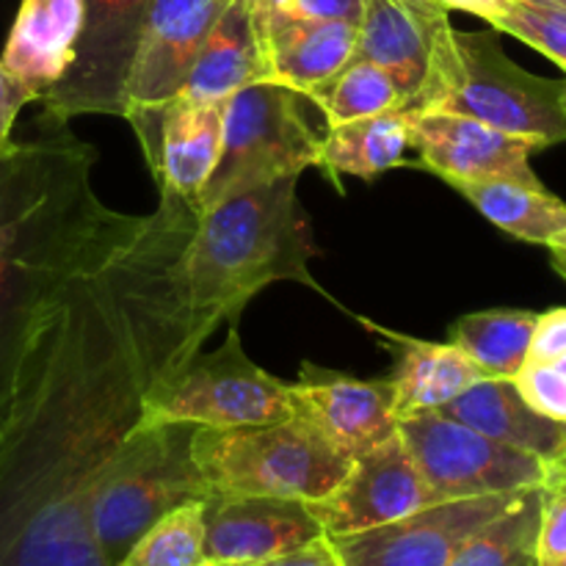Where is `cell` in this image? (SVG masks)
I'll return each instance as SVG.
<instances>
[{"label": "cell", "instance_id": "obj_1", "mask_svg": "<svg viewBox=\"0 0 566 566\" xmlns=\"http://www.w3.org/2000/svg\"><path fill=\"white\" fill-rule=\"evenodd\" d=\"M197 219V205L160 193L133 241L75 276L33 332L0 412V566H105L92 531L99 475L147 392L224 324L188 296Z\"/></svg>", "mask_w": 566, "mask_h": 566}, {"label": "cell", "instance_id": "obj_2", "mask_svg": "<svg viewBox=\"0 0 566 566\" xmlns=\"http://www.w3.org/2000/svg\"><path fill=\"white\" fill-rule=\"evenodd\" d=\"M97 149L66 122L42 116L31 142L0 153V412L33 332L75 276L108 263L133 241L144 216L97 197Z\"/></svg>", "mask_w": 566, "mask_h": 566}, {"label": "cell", "instance_id": "obj_3", "mask_svg": "<svg viewBox=\"0 0 566 566\" xmlns=\"http://www.w3.org/2000/svg\"><path fill=\"white\" fill-rule=\"evenodd\" d=\"M302 175H285L199 210L182 254L188 296L238 324L243 307L274 282H296L324 293L310 274L313 241L298 205Z\"/></svg>", "mask_w": 566, "mask_h": 566}, {"label": "cell", "instance_id": "obj_4", "mask_svg": "<svg viewBox=\"0 0 566 566\" xmlns=\"http://www.w3.org/2000/svg\"><path fill=\"white\" fill-rule=\"evenodd\" d=\"M407 108L470 116L545 149L566 142V81L523 70L495 33L457 31L451 20L434 25L429 72Z\"/></svg>", "mask_w": 566, "mask_h": 566}, {"label": "cell", "instance_id": "obj_5", "mask_svg": "<svg viewBox=\"0 0 566 566\" xmlns=\"http://www.w3.org/2000/svg\"><path fill=\"white\" fill-rule=\"evenodd\" d=\"M193 459L210 497H285L302 503L329 495L354 462L302 418L238 429L199 426Z\"/></svg>", "mask_w": 566, "mask_h": 566}, {"label": "cell", "instance_id": "obj_6", "mask_svg": "<svg viewBox=\"0 0 566 566\" xmlns=\"http://www.w3.org/2000/svg\"><path fill=\"white\" fill-rule=\"evenodd\" d=\"M193 423H138L119 448L92 497V531L105 566L160 517L186 503L208 501L210 490L193 459Z\"/></svg>", "mask_w": 566, "mask_h": 566}, {"label": "cell", "instance_id": "obj_7", "mask_svg": "<svg viewBox=\"0 0 566 566\" xmlns=\"http://www.w3.org/2000/svg\"><path fill=\"white\" fill-rule=\"evenodd\" d=\"M310 99L282 83H249L227 97L221 153L197 208L315 166L324 133L310 122Z\"/></svg>", "mask_w": 566, "mask_h": 566}, {"label": "cell", "instance_id": "obj_8", "mask_svg": "<svg viewBox=\"0 0 566 566\" xmlns=\"http://www.w3.org/2000/svg\"><path fill=\"white\" fill-rule=\"evenodd\" d=\"M293 418L291 381L254 365L238 324L213 352H197L144 398L142 423H193L202 429L265 426Z\"/></svg>", "mask_w": 566, "mask_h": 566}, {"label": "cell", "instance_id": "obj_9", "mask_svg": "<svg viewBox=\"0 0 566 566\" xmlns=\"http://www.w3.org/2000/svg\"><path fill=\"white\" fill-rule=\"evenodd\" d=\"M398 437L437 501L509 495L542 486L547 462L484 437L442 412L398 420Z\"/></svg>", "mask_w": 566, "mask_h": 566}, {"label": "cell", "instance_id": "obj_10", "mask_svg": "<svg viewBox=\"0 0 566 566\" xmlns=\"http://www.w3.org/2000/svg\"><path fill=\"white\" fill-rule=\"evenodd\" d=\"M153 0H83V28L70 72L39 99L42 116H125L127 77Z\"/></svg>", "mask_w": 566, "mask_h": 566}, {"label": "cell", "instance_id": "obj_11", "mask_svg": "<svg viewBox=\"0 0 566 566\" xmlns=\"http://www.w3.org/2000/svg\"><path fill=\"white\" fill-rule=\"evenodd\" d=\"M523 492L431 503L396 523L329 539L343 566H448L470 536L501 517Z\"/></svg>", "mask_w": 566, "mask_h": 566}, {"label": "cell", "instance_id": "obj_12", "mask_svg": "<svg viewBox=\"0 0 566 566\" xmlns=\"http://www.w3.org/2000/svg\"><path fill=\"white\" fill-rule=\"evenodd\" d=\"M224 105L227 99H193L177 94L166 103L125 111L160 193H177L188 202H199L221 153Z\"/></svg>", "mask_w": 566, "mask_h": 566}, {"label": "cell", "instance_id": "obj_13", "mask_svg": "<svg viewBox=\"0 0 566 566\" xmlns=\"http://www.w3.org/2000/svg\"><path fill=\"white\" fill-rule=\"evenodd\" d=\"M437 501L401 437L359 453L346 479L321 501L307 503L326 536H348L396 523Z\"/></svg>", "mask_w": 566, "mask_h": 566}, {"label": "cell", "instance_id": "obj_14", "mask_svg": "<svg viewBox=\"0 0 566 566\" xmlns=\"http://www.w3.org/2000/svg\"><path fill=\"white\" fill-rule=\"evenodd\" d=\"M412 114V149L418 166L451 182L468 180H512L542 188L531 169V155L539 153V142L512 136L479 119L442 111H409Z\"/></svg>", "mask_w": 566, "mask_h": 566}, {"label": "cell", "instance_id": "obj_15", "mask_svg": "<svg viewBox=\"0 0 566 566\" xmlns=\"http://www.w3.org/2000/svg\"><path fill=\"white\" fill-rule=\"evenodd\" d=\"M293 418L307 420L343 453H359L398 434L390 379H357L304 359L291 381Z\"/></svg>", "mask_w": 566, "mask_h": 566}, {"label": "cell", "instance_id": "obj_16", "mask_svg": "<svg viewBox=\"0 0 566 566\" xmlns=\"http://www.w3.org/2000/svg\"><path fill=\"white\" fill-rule=\"evenodd\" d=\"M230 0H153L127 77V108L177 97Z\"/></svg>", "mask_w": 566, "mask_h": 566}, {"label": "cell", "instance_id": "obj_17", "mask_svg": "<svg viewBox=\"0 0 566 566\" xmlns=\"http://www.w3.org/2000/svg\"><path fill=\"white\" fill-rule=\"evenodd\" d=\"M326 536L307 503L285 497H208L205 564L252 566Z\"/></svg>", "mask_w": 566, "mask_h": 566}, {"label": "cell", "instance_id": "obj_18", "mask_svg": "<svg viewBox=\"0 0 566 566\" xmlns=\"http://www.w3.org/2000/svg\"><path fill=\"white\" fill-rule=\"evenodd\" d=\"M359 324L379 337L381 346L390 352L392 370L387 379L392 385L398 420L420 412H437L470 385L484 379L473 359L453 343L418 340L365 318H359Z\"/></svg>", "mask_w": 566, "mask_h": 566}, {"label": "cell", "instance_id": "obj_19", "mask_svg": "<svg viewBox=\"0 0 566 566\" xmlns=\"http://www.w3.org/2000/svg\"><path fill=\"white\" fill-rule=\"evenodd\" d=\"M269 83H282L307 97L354 59L357 25L274 14L260 22Z\"/></svg>", "mask_w": 566, "mask_h": 566}, {"label": "cell", "instance_id": "obj_20", "mask_svg": "<svg viewBox=\"0 0 566 566\" xmlns=\"http://www.w3.org/2000/svg\"><path fill=\"white\" fill-rule=\"evenodd\" d=\"M83 28V0H20L0 61L39 99L70 72Z\"/></svg>", "mask_w": 566, "mask_h": 566}, {"label": "cell", "instance_id": "obj_21", "mask_svg": "<svg viewBox=\"0 0 566 566\" xmlns=\"http://www.w3.org/2000/svg\"><path fill=\"white\" fill-rule=\"evenodd\" d=\"M437 412L481 431L484 437L534 453L551 464L566 440L564 420L536 412L514 379H479Z\"/></svg>", "mask_w": 566, "mask_h": 566}, {"label": "cell", "instance_id": "obj_22", "mask_svg": "<svg viewBox=\"0 0 566 566\" xmlns=\"http://www.w3.org/2000/svg\"><path fill=\"white\" fill-rule=\"evenodd\" d=\"M260 81H269V64L258 14L252 0H230L180 94L193 99H227L238 88Z\"/></svg>", "mask_w": 566, "mask_h": 566}, {"label": "cell", "instance_id": "obj_23", "mask_svg": "<svg viewBox=\"0 0 566 566\" xmlns=\"http://www.w3.org/2000/svg\"><path fill=\"white\" fill-rule=\"evenodd\" d=\"M442 20H448V17L426 20L398 0H365L354 59L381 66L401 86L409 105L426 81L431 33H434L437 22Z\"/></svg>", "mask_w": 566, "mask_h": 566}, {"label": "cell", "instance_id": "obj_24", "mask_svg": "<svg viewBox=\"0 0 566 566\" xmlns=\"http://www.w3.org/2000/svg\"><path fill=\"white\" fill-rule=\"evenodd\" d=\"M407 149H412V114L409 108H396L326 127L315 166L335 182L340 177L370 182L407 164Z\"/></svg>", "mask_w": 566, "mask_h": 566}, {"label": "cell", "instance_id": "obj_25", "mask_svg": "<svg viewBox=\"0 0 566 566\" xmlns=\"http://www.w3.org/2000/svg\"><path fill=\"white\" fill-rule=\"evenodd\" d=\"M497 230L525 243L547 247L566 230V205L545 186H523L512 180L451 182Z\"/></svg>", "mask_w": 566, "mask_h": 566}, {"label": "cell", "instance_id": "obj_26", "mask_svg": "<svg viewBox=\"0 0 566 566\" xmlns=\"http://www.w3.org/2000/svg\"><path fill=\"white\" fill-rule=\"evenodd\" d=\"M536 321L539 315L528 310H484L453 321L448 337L484 376L517 379L528 359Z\"/></svg>", "mask_w": 566, "mask_h": 566}, {"label": "cell", "instance_id": "obj_27", "mask_svg": "<svg viewBox=\"0 0 566 566\" xmlns=\"http://www.w3.org/2000/svg\"><path fill=\"white\" fill-rule=\"evenodd\" d=\"M545 492L547 486L525 490L514 506L470 536L448 566H539L536 536Z\"/></svg>", "mask_w": 566, "mask_h": 566}, {"label": "cell", "instance_id": "obj_28", "mask_svg": "<svg viewBox=\"0 0 566 566\" xmlns=\"http://www.w3.org/2000/svg\"><path fill=\"white\" fill-rule=\"evenodd\" d=\"M310 103L324 114L326 127L346 125L385 111L407 108V94L381 66L352 59L324 86L307 94Z\"/></svg>", "mask_w": 566, "mask_h": 566}, {"label": "cell", "instance_id": "obj_29", "mask_svg": "<svg viewBox=\"0 0 566 566\" xmlns=\"http://www.w3.org/2000/svg\"><path fill=\"white\" fill-rule=\"evenodd\" d=\"M114 566H205V501L160 517Z\"/></svg>", "mask_w": 566, "mask_h": 566}, {"label": "cell", "instance_id": "obj_30", "mask_svg": "<svg viewBox=\"0 0 566 566\" xmlns=\"http://www.w3.org/2000/svg\"><path fill=\"white\" fill-rule=\"evenodd\" d=\"M492 28L531 44L566 72V9L542 0H514L492 14Z\"/></svg>", "mask_w": 566, "mask_h": 566}, {"label": "cell", "instance_id": "obj_31", "mask_svg": "<svg viewBox=\"0 0 566 566\" xmlns=\"http://www.w3.org/2000/svg\"><path fill=\"white\" fill-rule=\"evenodd\" d=\"M514 381L536 412L566 423V376L562 370L553 365H525Z\"/></svg>", "mask_w": 566, "mask_h": 566}, {"label": "cell", "instance_id": "obj_32", "mask_svg": "<svg viewBox=\"0 0 566 566\" xmlns=\"http://www.w3.org/2000/svg\"><path fill=\"white\" fill-rule=\"evenodd\" d=\"M566 556V486H547L545 503H542L539 536H536V558L539 566L556 564Z\"/></svg>", "mask_w": 566, "mask_h": 566}, {"label": "cell", "instance_id": "obj_33", "mask_svg": "<svg viewBox=\"0 0 566 566\" xmlns=\"http://www.w3.org/2000/svg\"><path fill=\"white\" fill-rule=\"evenodd\" d=\"M566 354V307L551 310L536 321L525 365H551Z\"/></svg>", "mask_w": 566, "mask_h": 566}, {"label": "cell", "instance_id": "obj_34", "mask_svg": "<svg viewBox=\"0 0 566 566\" xmlns=\"http://www.w3.org/2000/svg\"><path fill=\"white\" fill-rule=\"evenodd\" d=\"M28 103H39V92L20 81L14 72L6 70V64L0 61V153L11 144V127H14L17 114Z\"/></svg>", "mask_w": 566, "mask_h": 566}, {"label": "cell", "instance_id": "obj_35", "mask_svg": "<svg viewBox=\"0 0 566 566\" xmlns=\"http://www.w3.org/2000/svg\"><path fill=\"white\" fill-rule=\"evenodd\" d=\"M365 0H293V14L307 20H332L357 25L363 20Z\"/></svg>", "mask_w": 566, "mask_h": 566}, {"label": "cell", "instance_id": "obj_36", "mask_svg": "<svg viewBox=\"0 0 566 566\" xmlns=\"http://www.w3.org/2000/svg\"><path fill=\"white\" fill-rule=\"evenodd\" d=\"M252 566H343V564L329 536H318V539L307 542V545L296 547V551H287L282 553V556L269 558V562H260Z\"/></svg>", "mask_w": 566, "mask_h": 566}, {"label": "cell", "instance_id": "obj_37", "mask_svg": "<svg viewBox=\"0 0 566 566\" xmlns=\"http://www.w3.org/2000/svg\"><path fill=\"white\" fill-rule=\"evenodd\" d=\"M448 11L459 9V11H468V14L481 17V20H490L492 14H497L501 9H506L509 3L514 0H440Z\"/></svg>", "mask_w": 566, "mask_h": 566}, {"label": "cell", "instance_id": "obj_38", "mask_svg": "<svg viewBox=\"0 0 566 566\" xmlns=\"http://www.w3.org/2000/svg\"><path fill=\"white\" fill-rule=\"evenodd\" d=\"M401 6L412 9L415 14L426 17V20H440V17H448L451 11L440 3V0H398Z\"/></svg>", "mask_w": 566, "mask_h": 566}, {"label": "cell", "instance_id": "obj_39", "mask_svg": "<svg viewBox=\"0 0 566 566\" xmlns=\"http://www.w3.org/2000/svg\"><path fill=\"white\" fill-rule=\"evenodd\" d=\"M547 249H551V260H553V269L558 271V274L566 280V230L562 235L553 238L551 243H547Z\"/></svg>", "mask_w": 566, "mask_h": 566}, {"label": "cell", "instance_id": "obj_40", "mask_svg": "<svg viewBox=\"0 0 566 566\" xmlns=\"http://www.w3.org/2000/svg\"><path fill=\"white\" fill-rule=\"evenodd\" d=\"M564 475H566V440H564L562 451H558V457L553 459L551 464H547V481L564 479ZM547 481H545V484H547Z\"/></svg>", "mask_w": 566, "mask_h": 566}, {"label": "cell", "instance_id": "obj_41", "mask_svg": "<svg viewBox=\"0 0 566 566\" xmlns=\"http://www.w3.org/2000/svg\"><path fill=\"white\" fill-rule=\"evenodd\" d=\"M551 365H553V368H556V370H562V374L566 376V354H564L562 359H556V363H551Z\"/></svg>", "mask_w": 566, "mask_h": 566}, {"label": "cell", "instance_id": "obj_42", "mask_svg": "<svg viewBox=\"0 0 566 566\" xmlns=\"http://www.w3.org/2000/svg\"><path fill=\"white\" fill-rule=\"evenodd\" d=\"M542 3H553V6H562V9H566V0H542Z\"/></svg>", "mask_w": 566, "mask_h": 566}, {"label": "cell", "instance_id": "obj_43", "mask_svg": "<svg viewBox=\"0 0 566 566\" xmlns=\"http://www.w3.org/2000/svg\"><path fill=\"white\" fill-rule=\"evenodd\" d=\"M551 566H566V556H564V558H558V562H556V564H551Z\"/></svg>", "mask_w": 566, "mask_h": 566}, {"label": "cell", "instance_id": "obj_44", "mask_svg": "<svg viewBox=\"0 0 566 566\" xmlns=\"http://www.w3.org/2000/svg\"><path fill=\"white\" fill-rule=\"evenodd\" d=\"M205 566H208V564H205Z\"/></svg>", "mask_w": 566, "mask_h": 566}]
</instances>
